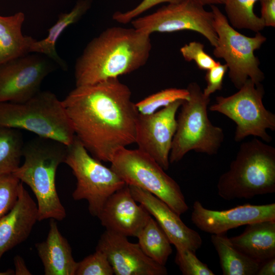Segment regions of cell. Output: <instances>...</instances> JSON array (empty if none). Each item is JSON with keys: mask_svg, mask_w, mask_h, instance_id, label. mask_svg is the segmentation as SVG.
<instances>
[{"mask_svg": "<svg viewBox=\"0 0 275 275\" xmlns=\"http://www.w3.org/2000/svg\"><path fill=\"white\" fill-rule=\"evenodd\" d=\"M128 186L135 201L154 217L176 250L187 249L196 253L201 248L202 239L200 234L188 227L180 215L150 192L138 187Z\"/></svg>", "mask_w": 275, "mask_h": 275, "instance_id": "cell-17", "label": "cell"}, {"mask_svg": "<svg viewBox=\"0 0 275 275\" xmlns=\"http://www.w3.org/2000/svg\"><path fill=\"white\" fill-rule=\"evenodd\" d=\"M189 98L187 89L170 88L154 93L135 103L138 113L150 115L178 100Z\"/></svg>", "mask_w": 275, "mask_h": 275, "instance_id": "cell-27", "label": "cell"}, {"mask_svg": "<svg viewBox=\"0 0 275 275\" xmlns=\"http://www.w3.org/2000/svg\"><path fill=\"white\" fill-rule=\"evenodd\" d=\"M35 247L44 266L45 275H75L77 262L71 248L61 233L56 220L50 219L46 239Z\"/></svg>", "mask_w": 275, "mask_h": 275, "instance_id": "cell-19", "label": "cell"}, {"mask_svg": "<svg viewBox=\"0 0 275 275\" xmlns=\"http://www.w3.org/2000/svg\"><path fill=\"white\" fill-rule=\"evenodd\" d=\"M24 19L22 12L9 16L0 15V64L31 52L36 39L23 35Z\"/></svg>", "mask_w": 275, "mask_h": 275, "instance_id": "cell-21", "label": "cell"}, {"mask_svg": "<svg viewBox=\"0 0 275 275\" xmlns=\"http://www.w3.org/2000/svg\"><path fill=\"white\" fill-rule=\"evenodd\" d=\"M14 274V271L12 270H8L6 271L1 272L0 275H10Z\"/></svg>", "mask_w": 275, "mask_h": 275, "instance_id": "cell-38", "label": "cell"}, {"mask_svg": "<svg viewBox=\"0 0 275 275\" xmlns=\"http://www.w3.org/2000/svg\"><path fill=\"white\" fill-rule=\"evenodd\" d=\"M201 5L224 4V0H191Z\"/></svg>", "mask_w": 275, "mask_h": 275, "instance_id": "cell-37", "label": "cell"}, {"mask_svg": "<svg viewBox=\"0 0 275 275\" xmlns=\"http://www.w3.org/2000/svg\"><path fill=\"white\" fill-rule=\"evenodd\" d=\"M207 71L205 75L207 86L203 92L206 97H209L216 91L222 90L228 67L226 64H222L218 62L214 67Z\"/></svg>", "mask_w": 275, "mask_h": 275, "instance_id": "cell-33", "label": "cell"}, {"mask_svg": "<svg viewBox=\"0 0 275 275\" xmlns=\"http://www.w3.org/2000/svg\"><path fill=\"white\" fill-rule=\"evenodd\" d=\"M0 125L28 130L67 146L75 138L62 101L48 91L40 90L23 102H0Z\"/></svg>", "mask_w": 275, "mask_h": 275, "instance_id": "cell-5", "label": "cell"}, {"mask_svg": "<svg viewBox=\"0 0 275 275\" xmlns=\"http://www.w3.org/2000/svg\"><path fill=\"white\" fill-rule=\"evenodd\" d=\"M62 101L75 136L95 159L110 162L118 149L135 143L139 113L118 78L75 87Z\"/></svg>", "mask_w": 275, "mask_h": 275, "instance_id": "cell-1", "label": "cell"}, {"mask_svg": "<svg viewBox=\"0 0 275 275\" xmlns=\"http://www.w3.org/2000/svg\"><path fill=\"white\" fill-rule=\"evenodd\" d=\"M189 98L183 100L169 156L170 163L181 160L190 151L216 154L224 140L223 129L214 125L208 116L210 98L196 82L188 84Z\"/></svg>", "mask_w": 275, "mask_h": 275, "instance_id": "cell-6", "label": "cell"}, {"mask_svg": "<svg viewBox=\"0 0 275 275\" xmlns=\"http://www.w3.org/2000/svg\"><path fill=\"white\" fill-rule=\"evenodd\" d=\"M204 48V45L201 42L192 41L183 46L180 51L185 60L188 62L194 61L200 69L208 70L218 62L207 53Z\"/></svg>", "mask_w": 275, "mask_h": 275, "instance_id": "cell-31", "label": "cell"}, {"mask_svg": "<svg viewBox=\"0 0 275 275\" xmlns=\"http://www.w3.org/2000/svg\"><path fill=\"white\" fill-rule=\"evenodd\" d=\"M38 221L37 205L21 182L15 205L0 219V260L28 238Z\"/></svg>", "mask_w": 275, "mask_h": 275, "instance_id": "cell-18", "label": "cell"}, {"mask_svg": "<svg viewBox=\"0 0 275 275\" xmlns=\"http://www.w3.org/2000/svg\"><path fill=\"white\" fill-rule=\"evenodd\" d=\"M96 250L106 256L116 275H166L168 271L148 257L138 243L129 242L127 237L105 230Z\"/></svg>", "mask_w": 275, "mask_h": 275, "instance_id": "cell-14", "label": "cell"}, {"mask_svg": "<svg viewBox=\"0 0 275 275\" xmlns=\"http://www.w3.org/2000/svg\"><path fill=\"white\" fill-rule=\"evenodd\" d=\"M213 15L191 0L169 3L155 12L131 21L133 28L145 34L193 31L204 36L213 47L217 36L213 26Z\"/></svg>", "mask_w": 275, "mask_h": 275, "instance_id": "cell-11", "label": "cell"}, {"mask_svg": "<svg viewBox=\"0 0 275 275\" xmlns=\"http://www.w3.org/2000/svg\"><path fill=\"white\" fill-rule=\"evenodd\" d=\"M110 162L111 168L125 184L150 192L180 215L188 210L178 184L153 158L138 148L118 149Z\"/></svg>", "mask_w": 275, "mask_h": 275, "instance_id": "cell-7", "label": "cell"}, {"mask_svg": "<svg viewBox=\"0 0 275 275\" xmlns=\"http://www.w3.org/2000/svg\"><path fill=\"white\" fill-rule=\"evenodd\" d=\"M66 151L64 144L37 136L24 143V162L12 173L36 196L39 221H62L66 216L56 185L57 169L64 163Z\"/></svg>", "mask_w": 275, "mask_h": 275, "instance_id": "cell-3", "label": "cell"}, {"mask_svg": "<svg viewBox=\"0 0 275 275\" xmlns=\"http://www.w3.org/2000/svg\"><path fill=\"white\" fill-rule=\"evenodd\" d=\"M260 0H224L227 19L231 26L259 32L265 26L261 17L254 12L255 4Z\"/></svg>", "mask_w": 275, "mask_h": 275, "instance_id": "cell-26", "label": "cell"}, {"mask_svg": "<svg viewBox=\"0 0 275 275\" xmlns=\"http://www.w3.org/2000/svg\"><path fill=\"white\" fill-rule=\"evenodd\" d=\"M211 241L218 255L223 274H256L261 263L235 248L226 233L212 234Z\"/></svg>", "mask_w": 275, "mask_h": 275, "instance_id": "cell-23", "label": "cell"}, {"mask_svg": "<svg viewBox=\"0 0 275 275\" xmlns=\"http://www.w3.org/2000/svg\"><path fill=\"white\" fill-rule=\"evenodd\" d=\"M193 224L202 231L212 234L226 233L250 223L275 220V203L239 205L225 210H213L195 201L191 214Z\"/></svg>", "mask_w": 275, "mask_h": 275, "instance_id": "cell-15", "label": "cell"}, {"mask_svg": "<svg viewBox=\"0 0 275 275\" xmlns=\"http://www.w3.org/2000/svg\"><path fill=\"white\" fill-rule=\"evenodd\" d=\"M261 19L265 26H275V0H260Z\"/></svg>", "mask_w": 275, "mask_h": 275, "instance_id": "cell-34", "label": "cell"}, {"mask_svg": "<svg viewBox=\"0 0 275 275\" xmlns=\"http://www.w3.org/2000/svg\"><path fill=\"white\" fill-rule=\"evenodd\" d=\"M229 239L240 252L262 263L275 257V220L248 224L241 234Z\"/></svg>", "mask_w": 275, "mask_h": 275, "instance_id": "cell-20", "label": "cell"}, {"mask_svg": "<svg viewBox=\"0 0 275 275\" xmlns=\"http://www.w3.org/2000/svg\"><path fill=\"white\" fill-rule=\"evenodd\" d=\"M90 0H78L68 13H61L58 20L48 30L46 38L36 40L32 44L31 52L44 54L55 62L62 70H66L67 65L58 55L56 49V43L63 32L70 25L77 22L91 6Z\"/></svg>", "mask_w": 275, "mask_h": 275, "instance_id": "cell-22", "label": "cell"}, {"mask_svg": "<svg viewBox=\"0 0 275 275\" xmlns=\"http://www.w3.org/2000/svg\"><path fill=\"white\" fill-rule=\"evenodd\" d=\"M136 237L143 252L157 263L165 266L172 253L171 243L154 218L151 216Z\"/></svg>", "mask_w": 275, "mask_h": 275, "instance_id": "cell-24", "label": "cell"}, {"mask_svg": "<svg viewBox=\"0 0 275 275\" xmlns=\"http://www.w3.org/2000/svg\"><path fill=\"white\" fill-rule=\"evenodd\" d=\"M58 64L47 56L28 53L0 64V102H23L40 91Z\"/></svg>", "mask_w": 275, "mask_h": 275, "instance_id": "cell-12", "label": "cell"}, {"mask_svg": "<svg viewBox=\"0 0 275 275\" xmlns=\"http://www.w3.org/2000/svg\"><path fill=\"white\" fill-rule=\"evenodd\" d=\"M113 268L105 254L95 252L77 262L75 275H113Z\"/></svg>", "mask_w": 275, "mask_h": 275, "instance_id": "cell-28", "label": "cell"}, {"mask_svg": "<svg viewBox=\"0 0 275 275\" xmlns=\"http://www.w3.org/2000/svg\"><path fill=\"white\" fill-rule=\"evenodd\" d=\"M257 275H274L275 274V257L261 263Z\"/></svg>", "mask_w": 275, "mask_h": 275, "instance_id": "cell-35", "label": "cell"}, {"mask_svg": "<svg viewBox=\"0 0 275 275\" xmlns=\"http://www.w3.org/2000/svg\"><path fill=\"white\" fill-rule=\"evenodd\" d=\"M14 264L15 266L14 274L16 275H30L31 272L29 271L25 265L24 259L19 255H16L14 258Z\"/></svg>", "mask_w": 275, "mask_h": 275, "instance_id": "cell-36", "label": "cell"}, {"mask_svg": "<svg viewBox=\"0 0 275 275\" xmlns=\"http://www.w3.org/2000/svg\"><path fill=\"white\" fill-rule=\"evenodd\" d=\"M210 7L217 36V44L213 53L216 58L226 61L231 81L238 89L249 78L256 85L261 83L264 75L259 68L260 62L254 51L261 47L266 37L260 32L251 37L240 33L230 24L217 7L212 5Z\"/></svg>", "mask_w": 275, "mask_h": 275, "instance_id": "cell-8", "label": "cell"}, {"mask_svg": "<svg viewBox=\"0 0 275 275\" xmlns=\"http://www.w3.org/2000/svg\"><path fill=\"white\" fill-rule=\"evenodd\" d=\"M175 263L184 275H214L207 264L201 262L196 253L187 249L176 250Z\"/></svg>", "mask_w": 275, "mask_h": 275, "instance_id": "cell-30", "label": "cell"}, {"mask_svg": "<svg viewBox=\"0 0 275 275\" xmlns=\"http://www.w3.org/2000/svg\"><path fill=\"white\" fill-rule=\"evenodd\" d=\"M151 215L133 199L128 185L112 194L97 217L108 230L126 237H136Z\"/></svg>", "mask_w": 275, "mask_h": 275, "instance_id": "cell-16", "label": "cell"}, {"mask_svg": "<svg viewBox=\"0 0 275 275\" xmlns=\"http://www.w3.org/2000/svg\"><path fill=\"white\" fill-rule=\"evenodd\" d=\"M219 196L251 199L275 192V148L255 138L243 142L228 171L219 177Z\"/></svg>", "mask_w": 275, "mask_h": 275, "instance_id": "cell-4", "label": "cell"}, {"mask_svg": "<svg viewBox=\"0 0 275 275\" xmlns=\"http://www.w3.org/2000/svg\"><path fill=\"white\" fill-rule=\"evenodd\" d=\"M182 0H143L133 9L125 12L117 11L115 12L112 18L115 21L122 24H127L136 18L138 16L148 10L161 3H173Z\"/></svg>", "mask_w": 275, "mask_h": 275, "instance_id": "cell-32", "label": "cell"}, {"mask_svg": "<svg viewBox=\"0 0 275 275\" xmlns=\"http://www.w3.org/2000/svg\"><path fill=\"white\" fill-rule=\"evenodd\" d=\"M20 183L13 174L0 175V219L15 205Z\"/></svg>", "mask_w": 275, "mask_h": 275, "instance_id": "cell-29", "label": "cell"}, {"mask_svg": "<svg viewBox=\"0 0 275 275\" xmlns=\"http://www.w3.org/2000/svg\"><path fill=\"white\" fill-rule=\"evenodd\" d=\"M64 163L76 179L72 198L86 200L93 216L97 217L108 198L126 184L111 168L94 158L75 136L67 146Z\"/></svg>", "mask_w": 275, "mask_h": 275, "instance_id": "cell-9", "label": "cell"}, {"mask_svg": "<svg viewBox=\"0 0 275 275\" xmlns=\"http://www.w3.org/2000/svg\"><path fill=\"white\" fill-rule=\"evenodd\" d=\"M238 90L231 96L216 97L209 109L221 113L235 122L236 142L250 135L270 142L272 138L266 130H275V115L263 103V86L261 83L256 85L249 78Z\"/></svg>", "mask_w": 275, "mask_h": 275, "instance_id": "cell-10", "label": "cell"}, {"mask_svg": "<svg viewBox=\"0 0 275 275\" xmlns=\"http://www.w3.org/2000/svg\"><path fill=\"white\" fill-rule=\"evenodd\" d=\"M152 48L150 35L133 27L112 26L86 45L74 66L75 87L129 74L144 66Z\"/></svg>", "mask_w": 275, "mask_h": 275, "instance_id": "cell-2", "label": "cell"}, {"mask_svg": "<svg viewBox=\"0 0 275 275\" xmlns=\"http://www.w3.org/2000/svg\"><path fill=\"white\" fill-rule=\"evenodd\" d=\"M183 101H176L150 115L139 113L138 116L135 143L164 170L169 168V156L177 126L176 115Z\"/></svg>", "mask_w": 275, "mask_h": 275, "instance_id": "cell-13", "label": "cell"}, {"mask_svg": "<svg viewBox=\"0 0 275 275\" xmlns=\"http://www.w3.org/2000/svg\"><path fill=\"white\" fill-rule=\"evenodd\" d=\"M24 145L20 130L0 125V175L12 174L20 166Z\"/></svg>", "mask_w": 275, "mask_h": 275, "instance_id": "cell-25", "label": "cell"}]
</instances>
